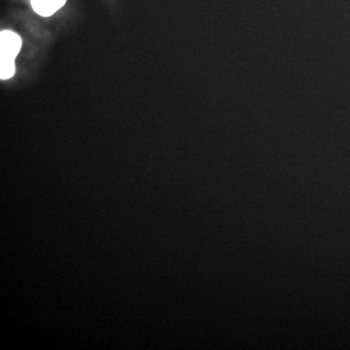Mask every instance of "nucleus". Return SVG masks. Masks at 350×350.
Segmentation results:
<instances>
[{
  "mask_svg": "<svg viewBox=\"0 0 350 350\" xmlns=\"http://www.w3.org/2000/svg\"><path fill=\"white\" fill-rule=\"evenodd\" d=\"M22 47V39L11 31L0 33V78L7 80L15 75V59Z\"/></svg>",
  "mask_w": 350,
  "mask_h": 350,
  "instance_id": "1",
  "label": "nucleus"
},
{
  "mask_svg": "<svg viewBox=\"0 0 350 350\" xmlns=\"http://www.w3.org/2000/svg\"><path fill=\"white\" fill-rule=\"evenodd\" d=\"M66 3V0H31L34 12L42 17L54 15Z\"/></svg>",
  "mask_w": 350,
  "mask_h": 350,
  "instance_id": "2",
  "label": "nucleus"
}]
</instances>
